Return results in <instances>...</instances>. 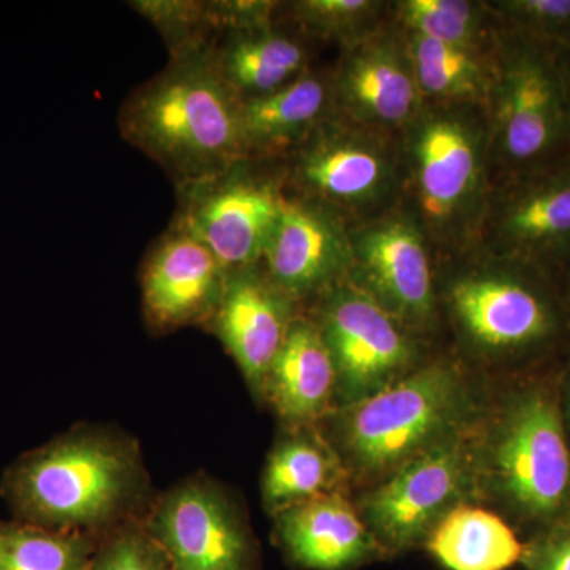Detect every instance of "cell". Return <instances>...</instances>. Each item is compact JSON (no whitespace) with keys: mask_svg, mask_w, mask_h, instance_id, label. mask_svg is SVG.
I'll list each match as a JSON object with an SVG mask.
<instances>
[{"mask_svg":"<svg viewBox=\"0 0 570 570\" xmlns=\"http://www.w3.org/2000/svg\"><path fill=\"white\" fill-rule=\"evenodd\" d=\"M174 225L195 236L228 273L262 264L275 234L285 193L242 160L224 174L178 190Z\"/></svg>","mask_w":570,"mask_h":570,"instance_id":"cell-6","label":"cell"},{"mask_svg":"<svg viewBox=\"0 0 570 570\" xmlns=\"http://www.w3.org/2000/svg\"><path fill=\"white\" fill-rule=\"evenodd\" d=\"M127 6L159 32L170 61L208 51L219 36L209 0H132Z\"/></svg>","mask_w":570,"mask_h":570,"instance_id":"cell-27","label":"cell"},{"mask_svg":"<svg viewBox=\"0 0 570 570\" xmlns=\"http://www.w3.org/2000/svg\"><path fill=\"white\" fill-rule=\"evenodd\" d=\"M469 480L463 444L442 439L396 469L367 497L365 523L382 550L397 553L425 542L438 521L455 508Z\"/></svg>","mask_w":570,"mask_h":570,"instance_id":"cell-8","label":"cell"},{"mask_svg":"<svg viewBox=\"0 0 570 570\" xmlns=\"http://www.w3.org/2000/svg\"><path fill=\"white\" fill-rule=\"evenodd\" d=\"M493 249L532 266L570 257V156L513 176L491 208Z\"/></svg>","mask_w":570,"mask_h":570,"instance_id":"cell-13","label":"cell"},{"mask_svg":"<svg viewBox=\"0 0 570 570\" xmlns=\"http://www.w3.org/2000/svg\"><path fill=\"white\" fill-rule=\"evenodd\" d=\"M569 406H570V396H569Z\"/></svg>","mask_w":570,"mask_h":570,"instance_id":"cell-35","label":"cell"},{"mask_svg":"<svg viewBox=\"0 0 570 570\" xmlns=\"http://www.w3.org/2000/svg\"><path fill=\"white\" fill-rule=\"evenodd\" d=\"M332 89L317 75L303 73L291 85L242 102L246 160L291 156L326 119Z\"/></svg>","mask_w":570,"mask_h":570,"instance_id":"cell-21","label":"cell"},{"mask_svg":"<svg viewBox=\"0 0 570 570\" xmlns=\"http://www.w3.org/2000/svg\"><path fill=\"white\" fill-rule=\"evenodd\" d=\"M377 7L379 3L366 0H302L292 3L291 10L299 28L311 36L354 40Z\"/></svg>","mask_w":570,"mask_h":570,"instance_id":"cell-30","label":"cell"},{"mask_svg":"<svg viewBox=\"0 0 570 570\" xmlns=\"http://www.w3.org/2000/svg\"><path fill=\"white\" fill-rule=\"evenodd\" d=\"M415 186L430 223L455 219L478 190L482 140L474 124L456 112H434L420 122L412 141Z\"/></svg>","mask_w":570,"mask_h":570,"instance_id":"cell-16","label":"cell"},{"mask_svg":"<svg viewBox=\"0 0 570 570\" xmlns=\"http://www.w3.org/2000/svg\"><path fill=\"white\" fill-rule=\"evenodd\" d=\"M118 126L178 190L246 160L242 100L214 70L209 50L170 61L138 86L124 100Z\"/></svg>","mask_w":570,"mask_h":570,"instance_id":"cell-2","label":"cell"},{"mask_svg":"<svg viewBox=\"0 0 570 570\" xmlns=\"http://www.w3.org/2000/svg\"><path fill=\"white\" fill-rule=\"evenodd\" d=\"M258 265L228 273L223 299L206 328L219 337L255 395L264 396L266 377L296 316L294 299Z\"/></svg>","mask_w":570,"mask_h":570,"instance_id":"cell-14","label":"cell"},{"mask_svg":"<svg viewBox=\"0 0 570 570\" xmlns=\"http://www.w3.org/2000/svg\"><path fill=\"white\" fill-rule=\"evenodd\" d=\"M501 45L491 92L494 146L513 176L527 175L570 156L568 108L554 52L512 32Z\"/></svg>","mask_w":570,"mask_h":570,"instance_id":"cell-4","label":"cell"},{"mask_svg":"<svg viewBox=\"0 0 570 570\" xmlns=\"http://www.w3.org/2000/svg\"><path fill=\"white\" fill-rule=\"evenodd\" d=\"M157 494L140 441L104 423L70 426L0 475L11 519L97 539L145 523Z\"/></svg>","mask_w":570,"mask_h":570,"instance_id":"cell-1","label":"cell"},{"mask_svg":"<svg viewBox=\"0 0 570 570\" xmlns=\"http://www.w3.org/2000/svg\"><path fill=\"white\" fill-rule=\"evenodd\" d=\"M336 367L317 322L296 317L277 354L264 396L287 426H311L332 404Z\"/></svg>","mask_w":570,"mask_h":570,"instance_id":"cell-19","label":"cell"},{"mask_svg":"<svg viewBox=\"0 0 570 570\" xmlns=\"http://www.w3.org/2000/svg\"><path fill=\"white\" fill-rule=\"evenodd\" d=\"M288 157L285 179L299 198L358 208L384 197L393 165L381 142L325 119Z\"/></svg>","mask_w":570,"mask_h":570,"instance_id":"cell-11","label":"cell"},{"mask_svg":"<svg viewBox=\"0 0 570 570\" xmlns=\"http://www.w3.org/2000/svg\"><path fill=\"white\" fill-rule=\"evenodd\" d=\"M367 279L396 313L423 321L433 311V275L422 235L406 220L367 228L356 243Z\"/></svg>","mask_w":570,"mask_h":570,"instance_id":"cell-20","label":"cell"},{"mask_svg":"<svg viewBox=\"0 0 570 570\" xmlns=\"http://www.w3.org/2000/svg\"><path fill=\"white\" fill-rule=\"evenodd\" d=\"M228 272L195 236L171 224L141 265L142 317L154 335L212 322Z\"/></svg>","mask_w":570,"mask_h":570,"instance_id":"cell-10","label":"cell"},{"mask_svg":"<svg viewBox=\"0 0 570 570\" xmlns=\"http://www.w3.org/2000/svg\"><path fill=\"white\" fill-rule=\"evenodd\" d=\"M407 55L423 96L456 104L491 99L497 61L483 59L479 48L411 33Z\"/></svg>","mask_w":570,"mask_h":570,"instance_id":"cell-25","label":"cell"},{"mask_svg":"<svg viewBox=\"0 0 570 570\" xmlns=\"http://www.w3.org/2000/svg\"><path fill=\"white\" fill-rule=\"evenodd\" d=\"M499 487L534 519L560 515L570 502V449L558 404L530 390L510 404L493 449Z\"/></svg>","mask_w":570,"mask_h":570,"instance_id":"cell-7","label":"cell"},{"mask_svg":"<svg viewBox=\"0 0 570 570\" xmlns=\"http://www.w3.org/2000/svg\"><path fill=\"white\" fill-rule=\"evenodd\" d=\"M532 265L459 281L452 305L469 335L485 347L520 352L549 343L560 330L557 306L534 277Z\"/></svg>","mask_w":570,"mask_h":570,"instance_id":"cell-12","label":"cell"},{"mask_svg":"<svg viewBox=\"0 0 570 570\" xmlns=\"http://www.w3.org/2000/svg\"><path fill=\"white\" fill-rule=\"evenodd\" d=\"M100 540L26 521L0 520V570H89Z\"/></svg>","mask_w":570,"mask_h":570,"instance_id":"cell-26","label":"cell"},{"mask_svg":"<svg viewBox=\"0 0 570 570\" xmlns=\"http://www.w3.org/2000/svg\"><path fill=\"white\" fill-rule=\"evenodd\" d=\"M352 258L343 228L325 206L285 194L264 269L294 302L328 292Z\"/></svg>","mask_w":570,"mask_h":570,"instance_id":"cell-15","label":"cell"},{"mask_svg":"<svg viewBox=\"0 0 570 570\" xmlns=\"http://www.w3.org/2000/svg\"><path fill=\"white\" fill-rule=\"evenodd\" d=\"M337 104L371 126L396 127L414 118L420 92L406 51L387 37L360 40L344 56L333 86Z\"/></svg>","mask_w":570,"mask_h":570,"instance_id":"cell-18","label":"cell"},{"mask_svg":"<svg viewBox=\"0 0 570 570\" xmlns=\"http://www.w3.org/2000/svg\"><path fill=\"white\" fill-rule=\"evenodd\" d=\"M275 535L291 564L303 570H347L381 553L373 532L337 491L276 513Z\"/></svg>","mask_w":570,"mask_h":570,"instance_id":"cell-17","label":"cell"},{"mask_svg":"<svg viewBox=\"0 0 570 570\" xmlns=\"http://www.w3.org/2000/svg\"><path fill=\"white\" fill-rule=\"evenodd\" d=\"M217 31H243L273 24L276 2L265 0H209Z\"/></svg>","mask_w":570,"mask_h":570,"instance_id":"cell-32","label":"cell"},{"mask_svg":"<svg viewBox=\"0 0 570 570\" xmlns=\"http://www.w3.org/2000/svg\"><path fill=\"white\" fill-rule=\"evenodd\" d=\"M340 463L311 426H288L266 460L262 498L269 513L335 491Z\"/></svg>","mask_w":570,"mask_h":570,"instance_id":"cell-23","label":"cell"},{"mask_svg":"<svg viewBox=\"0 0 570 570\" xmlns=\"http://www.w3.org/2000/svg\"><path fill=\"white\" fill-rule=\"evenodd\" d=\"M145 528L174 570H261V550L245 505L206 472L159 491Z\"/></svg>","mask_w":570,"mask_h":570,"instance_id":"cell-5","label":"cell"},{"mask_svg":"<svg viewBox=\"0 0 570 570\" xmlns=\"http://www.w3.org/2000/svg\"><path fill=\"white\" fill-rule=\"evenodd\" d=\"M397 11L409 31L444 43L479 48L482 17L475 3L463 0H407Z\"/></svg>","mask_w":570,"mask_h":570,"instance_id":"cell-28","label":"cell"},{"mask_svg":"<svg viewBox=\"0 0 570 570\" xmlns=\"http://www.w3.org/2000/svg\"><path fill=\"white\" fill-rule=\"evenodd\" d=\"M214 70L239 100L257 99L306 73L302 41L275 26L220 32L209 48Z\"/></svg>","mask_w":570,"mask_h":570,"instance_id":"cell-22","label":"cell"},{"mask_svg":"<svg viewBox=\"0 0 570 570\" xmlns=\"http://www.w3.org/2000/svg\"><path fill=\"white\" fill-rule=\"evenodd\" d=\"M463 401V387L452 370L423 367L348 404L340 422L341 444L363 471L400 468L448 436Z\"/></svg>","mask_w":570,"mask_h":570,"instance_id":"cell-3","label":"cell"},{"mask_svg":"<svg viewBox=\"0 0 570 570\" xmlns=\"http://www.w3.org/2000/svg\"><path fill=\"white\" fill-rule=\"evenodd\" d=\"M318 322L336 367V392L348 404L387 389L411 362L407 337L373 296L352 287L326 292Z\"/></svg>","mask_w":570,"mask_h":570,"instance_id":"cell-9","label":"cell"},{"mask_svg":"<svg viewBox=\"0 0 570 570\" xmlns=\"http://www.w3.org/2000/svg\"><path fill=\"white\" fill-rule=\"evenodd\" d=\"M89 570H174V566L145 523H135L100 540Z\"/></svg>","mask_w":570,"mask_h":570,"instance_id":"cell-31","label":"cell"},{"mask_svg":"<svg viewBox=\"0 0 570 570\" xmlns=\"http://www.w3.org/2000/svg\"><path fill=\"white\" fill-rule=\"evenodd\" d=\"M558 70L562 82V91H564L566 108H568L570 121V50L557 52Z\"/></svg>","mask_w":570,"mask_h":570,"instance_id":"cell-34","label":"cell"},{"mask_svg":"<svg viewBox=\"0 0 570 570\" xmlns=\"http://www.w3.org/2000/svg\"><path fill=\"white\" fill-rule=\"evenodd\" d=\"M434 560L448 570H508L524 549L508 524L489 510L450 509L425 540Z\"/></svg>","mask_w":570,"mask_h":570,"instance_id":"cell-24","label":"cell"},{"mask_svg":"<svg viewBox=\"0 0 570 570\" xmlns=\"http://www.w3.org/2000/svg\"><path fill=\"white\" fill-rule=\"evenodd\" d=\"M523 558L530 570H570V531L551 535Z\"/></svg>","mask_w":570,"mask_h":570,"instance_id":"cell-33","label":"cell"},{"mask_svg":"<svg viewBox=\"0 0 570 570\" xmlns=\"http://www.w3.org/2000/svg\"><path fill=\"white\" fill-rule=\"evenodd\" d=\"M505 31L561 52L570 50V0H508L498 2Z\"/></svg>","mask_w":570,"mask_h":570,"instance_id":"cell-29","label":"cell"}]
</instances>
